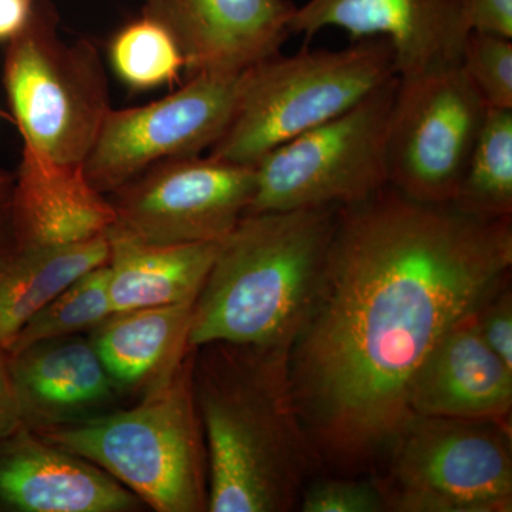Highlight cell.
Here are the masks:
<instances>
[{
	"label": "cell",
	"instance_id": "cell-1",
	"mask_svg": "<svg viewBox=\"0 0 512 512\" xmlns=\"http://www.w3.org/2000/svg\"><path fill=\"white\" fill-rule=\"evenodd\" d=\"M511 265V217H474L389 184L339 208L322 284L288 360L323 467L348 477L382 467L413 417L420 367Z\"/></svg>",
	"mask_w": 512,
	"mask_h": 512
},
{
	"label": "cell",
	"instance_id": "cell-2",
	"mask_svg": "<svg viewBox=\"0 0 512 512\" xmlns=\"http://www.w3.org/2000/svg\"><path fill=\"white\" fill-rule=\"evenodd\" d=\"M289 349L227 342L195 349L208 511H293L323 468L293 400Z\"/></svg>",
	"mask_w": 512,
	"mask_h": 512
},
{
	"label": "cell",
	"instance_id": "cell-3",
	"mask_svg": "<svg viewBox=\"0 0 512 512\" xmlns=\"http://www.w3.org/2000/svg\"><path fill=\"white\" fill-rule=\"evenodd\" d=\"M339 208L245 214L222 239L195 299L190 348H291L322 284Z\"/></svg>",
	"mask_w": 512,
	"mask_h": 512
},
{
	"label": "cell",
	"instance_id": "cell-4",
	"mask_svg": "<svg viewBox=\"0 0 512 512\" xmlns=\"http://www.w3.org/2000/svg\"><path fill=\"white\" fill-rule=\"evenodd\" d=\"M195 349L136 406L35 431L86 458L158 512L208 511V458L194 387Z\"/></svg>",
	"mask_w": 512,
	"mask_h": 512
},
{
	"label": "cell",
	"instance_id": "cell-5",
	"mask_svg": "<svg viewBox=\"0 0 512 512\" xmlns=\"http://www.w3.org/2000/svg\"><path fill=\"white\" fill-rule=\"evenodd\" d=\"M397 76L386 37L343 49L269 57L241 73L234 116L210 156L255 165L269 151L345 113Z\"/></svg>",
	"mask_w": 512,
	"mask_h": 512
},
{
	"label": "cell",
	"instance_id": "cell-6",
	"mask_svg": "<svg viewBox=\"0 0 512 512\" xmlns=\"http://www.w3.org/2000/svg\"><path fill=\"white\" fill-rule=\"evenodd\" d=\"M55 13H30L13 37L5 86L23 143L66 164L83 165L110 106L109 84L96 46L67 43Z\"/></svg>",
	"mask_w": 512,
	"mask_h": 512
},
{
	"label": "cell",
	"instance_id": "cell-7",
	"mask_svg": "<svg viewBox=\"0 0 512 512\" xmlns=\"http://www.w3.org/2000/svg\"><path fill=\"white\" fill-rule=\"evenodd\" d=\"M504 421L413 416L379 478L387 511L510 512L512 458Z\"/></svg>",
	"mask_w": 512,
	"mask_h": 512
},
{
	"label": "cell",
	"instance_id": "cell-8",
	"mask_svg": "<svg viewBox=\"0 0 512 512\" xmlns=\"http://www.w3.org/2000/svg\"><path fill=\"white\" fill-rule=\"evenodd\" d=\"M397 80L262 157L247 214L349 207L386 187L387 127Z\"/></svg>",
	"mask_w": 512,
	"mask_h": 512
},
{
	"label": "cell",
	"instance_id": "cell-9",
	"mask_svg": "<svg viewBox=\"0 0 512 512\" xmlns=\"http://www.w3.org/2000/svg\"><path fill=\"white\" fill-rule=\"evenodd\" d=\"M487 110L460 63L399 77L387 127L389 185L413 200L453 202Z\"/></svg>",
	"mask_w": 512,
	"mask_h": 512
},
{
	"label": "cell",
	"instance_id": "cell-10",
	"mask_svg": "<svg viewBox=\"0 0 512 512\" xmlns=\"http://www.w3.org/2000/svg\"><path fill=\"white\" fill-rule=\"evenodd\" d=\"M239 74L202 73L164 99L111 109L83 170L104 195L158 163L201 156L227 130L237 106Z\"/></svg>",
	"mask_w": 512,
	"mask_h": 512
},
{
	"label": "cell",
	"instance_id": "cell-11",
	"mask_svg": "<svg viewBox=\"0 0 512 512\" xmlns=\"http://www.w3.org/2000/svg\"><path fill=\"white\" fill-rule=\"evenodd\" d=\"M255 184V165L163 161L107 195L116 214L109 231L157 245L222 241L247 214Z\"/></svg>",
	"mask_w": 512,
	"mask_h": 512
},
{
	"label": "cell",
	"instance_id": "cell-12",
	"mask_svg": "<svg viewBox=\"0 0 512 512\" xmlns=\"http://www.w3.org/2000/svg\"><path fill=\"white\" fill-rule=\"evenodd\" d=\"M291 0H146L144 16L174 37L188 77L239 74L281 53Z\"/></svg>",
	"mask_w": 512,
	"mask_h": 512
},
{
	"label": "cell",
	"instance_id": "cell-13",
	"mask_svg": "<svg viewBox=\"0 0 512 512\" xmlns=\"http://www.w3.org/2000/svg\"><path fill=\"white\" fill-rule=\"evenodd\" d=\"M326 28L346 30L353 40L386 37L399 77L460 63L468 35L460 0H309L289 25L291 35L306 42Z\"/></svg>",
	"mask_w": 512,
	"mask_h": 512
},
{
	"label": "cell",
	"instance_id": "cell-14",
	"mask_svg": "<svg viewBox=\"0 0 512 512\" xmlns=\"http://www.w3.org/2000/svg\"><path fill=\"white\" fill-rule=\"evenodd\" d=\"M136 494L86 458L20 426L0 439V508L15 512H131Z\"/></svg>",
	"mask_w": 512,
	"mask_h": 512
},
{
	"label": "cell",
	"instance_id": "cell-15",
	"mask_svg": "<svg viewBox=\"0 0 512 512\" xmlns=\"http://www.w3.org/2000/svg\"><path fill=\"white\" fill-rule=\"evenodd\" d=\"M20 426L32 431L109 412L120 399L93 343L82 335L6 353Z\"/></svg>",
	"mask_w": 512,
	"mask_h": 512
},
{
	"label": "cell",
	"instance_id": "cell-16",
	"mask_svg": "<svg viewBox=\"0 0 512 512\" xmlns=\"http://www.w3.org/2000/svg\"><path fill=\"white\" fill-rule=\"evenodd\" d=\"M474 313L457 323L420 367L410 393L413 416L504 423L510 417L512 369L485 343Z\"/></svg>",
	"mask_w": 512,
	"mask_h": 512
},
{
	"label": "cell",
	"instance_id": "cell-17",
	"mask_svg": "<svg viewBox=\"0 0 512 512\" xmlns=\"http://www.w3.org/2000/svg\"><path fill=\"white\" fill-rule=\"evenodd\" d=\"M116 214L83 165L59 163L25 143L13 184L12 245H60L106 235Z\"/></svg>",
	"mask_w": 512,
	"mask_h": 512
},
{
	"label": "cell",
	"instance_id": "cell-18",
	"mask_svg": "<svg viewBox=\"0 0 512 512\" xmlns=\"http://www.w3.org/2000/svg\"><path fill=\"white\" fill-rule=\"evenodd\" d=\"M194 301L110 313L89 339L120 396H141L167 382L190 353Z\"/></svg>",
	"mask_w": 512,
	"mask_h": 512
},
{
	"label": "cell",
	"instance_id": "cell-19",
	"mask_svg": "<svg viewBox=\"0 0 512 512\" xmlns=\"http://www.w3.org/2000/svg\"><path fill=\"white\" fill-rule=\"evenodd\" d=\"M107 289L113 312L194 301L210 274L221 241L146 244L107 232Z\"/></svg>",
	"mask_w": 512,
	"mask_h": 512
},
{
	"label": "cell",
	"instance_id": "cell-20",
	"mask_svg": "<svg viewBox=\"0 0 512 512\" xmlns=\"http://www.w3.org/2000/svg\"><path fill=\"white\" fill-rule=\"evenodd\" d=\"M106 235L60 245H12L0 255V349L67 286L109 261Z\"/></svg>",
	"mask_w": 512,
	"mask_h": 512
},
{
	"label": "cell",
	"instance_id": "cell-21",
	"mask_svg": "<svg viewBox=\"0 0 512 512\" xmlns=\"http://www.w3.org/2000/svg\"><path fill=\"white\" fill-rule=\"evenodd\" d=\"M451 204L466 214L487 220L511 217L512 110H487Z\"/></svg>",
	"mask_w": 512,
	"mask_h": 512
},
{
	"label": "cell",
	"instance_id": "cell-22",
	"mask_svg": "<svg viewBox=\"0 0 512 512\" xmlns=\"http://www.w3.org/2000/svg\"><path fill=\"white\" fill-rule=\"evenodd\" d=\"M107 279V264L80 276L26 323L8 353L43 340L82 335L96 328L113 313Z\"/></svg>",
	"mask_w": 512,
	"mask_h": 512
},
{
	"label": "cell",
	"instance_id": "cell-23",
	"mask_svg": "<svg viewBox=\"0 0 512 512\" xmlns=\"http://www.w3.org/2000/svg\"><path fill=\"white\" fill-rule=\"evenodd\" d=\"M114 72L131 89H156L184 69L174 37L157 20L144 16L128 23L110 45Z\"/></svg>",
	"mask_w": 512,
	"mask_h": 512
},
{
	"label": "cell",
	"instance_id": "cell-24",
	"mask_svg": "<svg viewBox=\"0 0 512 512\" xmlns=\"http://www.w3.org/2000/svg\"><path fill=\"white\" fill-rule=\"evenodd\" d=\"M460 67L488 109L512 110V42L493 33L470 32Z\"/></svg>",
	"mask_w": 512,
	"mask_h": 512
},
{
	"label": "cell",
	"instance_id": "cell-25",
	"mask_svg": "<svg viewBox=\"0 0 512 512\" xmlns=\"http://www.w3.org/2000/svg\"><path fill=\"white\" fill-rule=\"evenodd\" d=\"M303 512L387 511L386 497L379 481L359 477H323L312 480L303 491Z\"/></svg>",
	"mask_w": 512,
	"mask_h": 512
},
{
	"label": "cell",
	"instance_id": "cell-26",
	"mask_svg": "<svg viewBox=\"0 0 512 512\" xmlns=\"http://www.w3.org/2000/svg\"><path fill=\"white\" fill-rule=\"evenodd\" d=\"M507 279L495 286L474 315L485 343L512 369V295Z\"/></svg>",
	"mask_w": 512,
	"mask_h": 512
},
{
	"label": "cell",
	"instance_id": "cell-27",
	"mask_svg": "<svg viewBox=\"0 0 512 512\" xmlns=\"http://www.w3.org/2000/svg\"><path fill=\"white\" fill-rule=\"evenodd\" d=\"M467 33L483 32L512 39V0H460Z\"/></svg>",
	"mask_w": 512,
	"mask_h": 512
},
{
	"label": "cell",
	"instance_id": "cell-28",
	"mask_svg": "<svg viewBox=\"0 0 512 512\" xmlns=\"http://www.w3.org/2000/svg\"><path fill=\"white\" fill-rule=\"evenodd\" d=\"M20 427L18 409L10 383L8 356L0 349V439L9 436Z\"/></svg>",
	"mask_w": 512,
	"mask_h": 512
},
{
	"label": "cell",
	"instance_id": "cell-29",
	"mask_svg": "<svg viewBox=\"0 0 512 512\" xmlns=\"http://www.w3.org/2000/svg\"><path fill=\"white\" fill-rule=\"evenodd\" d=\"M33 0H0V40L18 36L32 13Z\"/></svg>",
	"mask_w": 512,
	"mask_h": 512
},
{
	"label": "cell",
	"instance_id": "cell-30",
	"mask_svg": "<svg viewBox=\"0 0 512 512\" xmlns=\"http://www.w3.org/2000/svg\"><path fill=\"white\" fill-rule=\"evenodd\" d=\"M13 184L0 175V255L13 244Z\"/></svg>",
	"mask_w": 512,
	"mask_h": 512
}]
</instances>
